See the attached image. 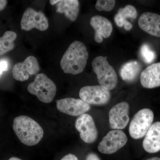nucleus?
Here are the masks:
<instances>
[{"label": "nucleus", "mask_w": 160, "mask_h": 160, "mask_svg": "<svg viewBox=\"0 0 160 160\" xmlns=\"http://www.w3.org/2000/svg\"><path fill=\"white\" fill-rule=\"evenodd\" d=\"M107 58L106 56H98L93 60L92 66L100 86L109 91L116 87L118 78L115 70Z\"/></svg>", "instance_id": "3"}, {"label": "nucleus", "mask_w": 160, "mask_h": 160, "mask_svg": "<svg viewBox=\"0 0 160 160\" xmlns=\"http://www.w3.org/2000/svg\"><path fill=\"white\" fill-rule=\"evenodd\" d=\"M21 29L26 31L35 29L44 31L49 27V22L42 12L37 11L32 8L26 9L23 13L21 22Z\"/></svg>", "instance_id": "8"}, {"label": "nucleus", "mask_w": 160, "mask_h": 160, "mask_svg": "<svg viewBox=\"0 0 160 160\" xmlns=\"http://www.w3.org/2000/svg\"><path fill=\"white\" fill-rule=\"evenodd\" d=\"M79 96L89 105L101 106L109 102L111 94L109 90L99 85L84 86L80 89Z\"/></svg>", "instance_id": "7"}, {"label": "nucleus", "mask_w": 160, "mask_h": 160, "mask_svg": "<svg viewBox=\"0 0 160 160\" xmlns=\"http://www.w3.org/2000/svg\"><path fill=\"white\" fill-rule=\"evenodd\" d=\"M75 126L83 142L88 144L95 142L98 137V129L90 115L84 113L80 116L77 119Z\"/></svg>", "instance_id": "9"}, {"label": "nucleus", "mask_w": 160, "mask_h": 160, "mask_svg": "<svg viewBox=\"0 0 160 160\" xmlns=\"http://www.w3.org/2000/svg\"><path fill=\"white\" fill-rule=\"evenodd\" d=\"M40 70L39 65L36 58L30 56L22 62L16 63L12 69V76L15 79L25 82L30 76L35 75Z\"/></svg>", "instance_id": "12"}, {"label": "nucleus", "mask_w": 160, "mask_h": 160, "mask_svg": "<svg viewBox=\"0 0 160 160\" xmlns=\"http://www.w3.org/2000/svg\"><path fill=\"white\" fill-rule=\"evenodd\" d=\"M8 69V64L7 62L2 61L0 62V76L3 71H6Z\"/></svg>", "instance_id": "23"}, {"label": "nucleus", "mask_w": 160, "mask_h": 160, "mask_svg": "<svg viewBox=\"0 0 160 160\" xmlns=\"http://www.w3.org/2000/svg\"><path fill=\"white\" fill-rule=\"evenodd\" d=\"M90 23L94 30V39L96 42L102 43L103 38H107L111 36L112 25L106 18L102 16H94L91 18Z\"/></svg>", "instance_id": "13"}, {"label": "nucleus", "mask_w": 160, "mask_h": 160, "mask_svg": "<svg viewBox=\"0 0 160 160\" xmlns=\"http://www.w3.org/2000/svg\"><path fill=\"white\" fill-rule=\"evenodd\" d=\"M57 107L61 112L72 116H80L90 109V106L81 99L65 98L56 101Z\"/></svg>", "instance_id": "10"}, {"label": "nucleus", "mask_w": 160, "mask_h": 160, "mask_svg": "<svg viewBox=\"0 0 160 160\" xmlns=\"http://www.w3.org/2000/svg\"><path fill=\"white\" fill-rule=\"evenodd\" d=\"M142 86L147 89L160 86V62L153 63L144 69L140 76Z\"/></svg>", "instance_id": "16"}, {"label": "nucleus", "mask_w": 160, "mask_h": 160, "mask_svg": "<svg viewBox=\"0 0 160 160\" xmlns=\"http://www.w3.org/2000/svg\"><path fill=\"white\" fill-rule=\"evenodd\" d=\"M13 129L20 141L27 146L37 145L44 136L43 129L39 124L27 116L15 118Z\"/></svg>", "instance_id": "2"}, {"label": "nucleus", "mask_w": 160, "mask_h": 160, "mask_svg": "<svg viewBox=\"0 0 160 160\" xmlns=\"http://www.w3.org/2000/svg\"><path fill=\"white\" fill-rule=\"evenodd\" d=\"M115 3L113 0H98L95 8L98 11L109 12L114 8Z\"/></svg>", "instance_id": "22"}, {"label": "nucleus", "mask_w": 160, "mask_h": 160, "mask_svg": "<svg viewBox=\"0 0 160 160\" xmlns=\"http://www.w3.org/2000/svg\"><path fill=\"white\" fill-rule=\"evenodd\" d=\"M86 160H101L97 155L93 152H91L88 154L86 158Z\"/></svg>", "instance_id": "24"}, {"label": "nucleus", "mask_w": 160, "mask_h": 160, "mask_svg": "<svg viewBox=\"0 0 160 160\" xmlns=\"http://www.w3.org/2000/svg\"><path fill=\"white\" fill-rule=\"evenodd\" d=\"M89 53L85 44L80 41H74L63 55L60 66L65 73L79 74L86 68Z\"/></svg>", "instance_id": "1"}, {"label": "nucleus", "mask_w": 160, "mask_h": 160, "mask_svg": "<svg viewBox=\"0 0 160 160\" xmlns=\"http://www.w3.org/2000/svg\"><path fill=\"white\" fill-rule=\"evenodd\" d=\"M8 160H22L17 157H12Z\"/></svg>", "instance_id": "28"}, {"label": "nucleus", "mask_w": 160, "mask_h": 160, "mask_svg": "<svg viewBox=\"0 0 160 160\" xmlns=\"http://www.w3.org/2000/svg\"><path fill=\"white\" fill-rule=\"evenodd\" d=\"M153 119L154 114L151 109L146 108L138 112L129 125L130 136L134 139H138L145 136L152 125Z\"/></svg>", "instance_id": "5"}, {"label": "nucleus", "mask_w": 160, "mask_h": 160, "mask_svg": "<svg viewBox=\"0 0 160 160\" xmlns=\"http://www.w3.org/2000/svg\"><path fill=\"white\" fill-rule=\"evenodd\" d=\"M142 146L149 153H156L160 151V122L152 124L145 135Z\"/></svg>", "instance_id": "15"}, {"label": "nucleus", "mask_w": 160, "mask_h": 160, "mask_svg": "<svg viewBox=\"0 0 160 160\" xmlns=\"http://www.w3.org/2000/svg\"><path fill=\"white\" fill-rule=\"evenodd\" d=\"M137 16V11L134 6L127 5L118 10L114 17V22L118 27H124L126 30H129L132 28V25L127 19H136Z\"/></svg>", "instance_id": "18"}, {"label": "nucleus", "mask_w": 160, "mask_h": 160, "mask_svg": "<svg viewBox=\"0 0 160 160\" xmlns=\"http://www.w3.org/2000/svg\"><path fill=\"white\" fill-rule=\"evenodd\" d=\"M138 26L148 34L160 38V15L151 12H145L138 20Z\"/></svg>", "instance_id": "14"}, {"label": "nucleus", "mask_w": 160, "mask_h": 160, "mask_svg": "<svg viewBox=\"0 0 160 160\" xmlns=\"http://www.w3.org/2000/svg\"><path fill=\"white\" fill-rule=\"evenodd\" d=\"M29 93L36 96L41 102L49 103L52 102L57 92L54 82L43 73L37 75L32 82L27 87Z\"/></svg>", "instance_id": "4"}, {"label": "nucleus", "mask_w": 160, "mask_h": 160, "mask_svg": "<svg viewBox=\"0 0 160 160\" xmlns=\"http://www.w3.org/2000/svg\"><path fill=\"white\" fill-rule=\"evenodd\" d=\"M127 142L128 138L124 132L117 129L111 130L100 142L98 150L104 154H112L124 147Z\"/></svg>", "instance_id": "6"}, {"label": "nucleus", "mask_w": 160, "mask_h": 160, "mask_svg": "<svg viewBox=\"0 0 160 160\" xmlns=\"http://www.w3.org/2000/svg\"><path fill=\"white\" fill-rule=\"evenodd\" d=\"M17 37L16 33L11 31H6L3 36L0 37V56L14 49V42Z\"/></svg>", "instance_id": "20"}, {"label": "nucleus", "mask_w": 160, "mask_h": 160, "mask_svg": "<svg viewBox=\"0 0 160 160\" xmlns=\"http://www.w3.org/2000/svg\"><path fill=\"white\" fill-rule=\"evenodd\" d=\"M61 160H78V159L75 155L70 153V154L66 155Z\"/></svg>", "instance_id": "25"}, {"label": "nucleus", "mask_w": 160, "mask_h": 160, "mask_svg": "<svg viewBox=\"0 0 160 160\" xmlns=\"http://www.w3.org/2000/svg\"><path fill=\"white\" fill-rule=\"evenodd\" d=\"M146 160H160V158L158 157H153L150 158Z\"/></svg>", "instance_id": "27"}, {"label": "nucleus", "mask_w": 160, "mask_h": 160, "mask_svg": "<svg viewBox=\"0 0 160 160\" xmlns=\"http://www.w3.org/2000/svg\"><path fill=\"white\" fill-rule=\"evenodd\" d=\"M140 54L143 61L147 64L152 62L155 59V53L147 44H143L141 46Z\"/></svg>", "instance_id": "21"}, {"label": "nucleus", "mask_w": 160, "mask_h": 160, "mask_svg": "<svg viewBox=\"0 0 160 160\" xmlns=\"http://www.w3.org/2000/svg\"><path fill=\"white\" fill-rule=\"evenodd\" d=\"M142 68V65L138 61L127 62L121 67L120 70V76L123 81L132 82L137 78Z\"/></svg>", "instance_id": "19"}, {"label": "nucleus", "mask_w": 160, "mask_h": 160, "mask_svg": "<svg viewBox=\"0 0 160 160\" xmlns=\"http://www.w3.org/2000/svg\"><path fill=\"white\" fill-rule=\"evenodd\" d=\"M7 2H8L6 0H0V11L5 9L7 5Z\"/></svg>", "instance_id": "26"}, {"label": "nucleus", "mask_w": 160, "mask_h": 160, "mask_svg": "<svg viewBox=\"0 0 160 160\" xmlns=\"http://www.w3.org/2000/svg\"><path fill=\"white\" fill-rule=\"evenodd\" d=\"M56 12L64 13L65 16L71 22L77 19L79 12V2L78 0L57 1Z\"/></svg>", "instance_id": "17"}, {"label": "nucleus", "mask_w": 160, "mask_h": 160, "mask_svg": "<svg viewBox=\"0 0 160 160\" xmlns=\"http://www.w3.org/2000/svg\"><path fill=\"white\" fill-rule=\"evenodd\" d=\"M129 106L126 102L118 103L109 112L110 128L114 130H121L126 128L129 122Z\"/></svg>", "instance_id": "11"}]
</instances>
